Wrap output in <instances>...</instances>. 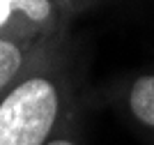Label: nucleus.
Masks as SVG:
<instances>
[{
  "mask_svg": "<svg viewBox=\"0 0 154 145\" xmlns=\"http://www.w3.org/2000/svg\"><path fill=\"white\" fill-rule=\"evenodd\" d=\"M7 28H21L14 19L12 12V2L9 0H0V30H7ZM26 30V28H23Z\"/></svg>",
  "mask_w": 154,
  "mask_h": 145,
  "instance_id": "423d86ee",
  "label": "nucleus"
},
{
  "mask_svg": "<svg viewBox=\"0 0 154 145\" xmlns=\"http://www.w3.org/2000/svg\"><path fill=\"white\" fill-rule=\"evenodd\" d=\"M21 28L44 37H67L74 14L58 0H9Z\"/></svg>",
  "mask_w": 154,
  "mask_h": 145,
  "instance_id": "20e7f679",
  "label": "nucleus"
},
{
  "mask_svg": "<svg viewBox=\"0 0 154 145\" xmlns=\"http://www.w3.org/2000/svg\"><path fill=\"white\" fill-rule=\"evenodd\" d=\"M88 106V101L74 111L67 118L62 127L51 136V140L46 145H85V136H83V111Z\"/></svg>",
  "mask_w": 154,
  "mask_h": 145,
  "instance_id": "39448f33",
  "label": "nucleus"
},
{
  "mask_svg": "<svg viewBox=\"0 0 154 145\" xmlns=\"http://www.w3.org/2000/svg\"><path fill=\"white\" fill-rule=\"evenodd\" d=\"M64 39H69V35L44 37V35L23 30V28L0 30V95L19 81L37 58H42L46 51H51Z\"/></svg>",
  "mask_w": 154,
  "mask_h": 145,
  "instance_id": "7ed1b4c3",
  "label": "nucleus"
},
{
  "mask_svg": "<svg viewBox=\"0 0 154 145\" xmlns=\"http://www.w3.org/2000/svg\"><path fill=\"white\" fill-rule=\"evenodd\" d=\"M103 2H110V0H76V5H74V12H76V16H78V14L88 12V9H94V7L103 5Z\"/></svg>",
  "mask_w": 154,
  "mask_h": 145,
  "instance_id": "0eeeda50",
  "label": "nucleus"
},
{
  "mask_svg": "<svg viewBox=\"0 0 154 145\" xmlns=\"http://www.w3.org/2000/svg\"><path fill=\"white\" fill-rule=\"evenodd\" d=\"M58 2H60V5H64L71 14H74V16H76V12H74V5H76V0H58Z\"/></svg>",
  "mask_w": 154,
  "mask_h": 145,
  "instance_id": "6e6552de",
  "label": "nucleus"
},
{
  "mask_svg": "<svg viewBox=\"0 0 154 145\" xmlns=\"http://www.w3.org/2000/svg\"><path fill=\"white\" fill-rule=\"evenodd\" d=\"M88 99L110 108L143 145H154V67L124 71L88 92Z\"/></svg>",
  "mask_w": 154,
  "mask_h": 145,
  "instance_id": "f03ea898",
  "label": "nucleus"
},
{
  "mask_svg": "<svg viewBox=\"0 0 154 145\" xmlns=\"http://www.w3.org/2000/svg\"><path fill=\"white\" fill-rule=\"evenodd\" d=\"M85 101L78 51L64 39L0 95V145H46Z\"/></svg>",
  "mask_w": 154,
  "mask_h": 145,
  "instance_id": "f257e3e1",
  "label": "nucleus"
}]
</instances>
